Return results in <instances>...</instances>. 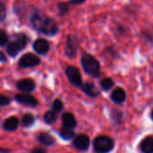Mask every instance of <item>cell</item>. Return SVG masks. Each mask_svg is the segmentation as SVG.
Wrapping results in <instances>:
<instances>
[{"mask_svg": "<svg viewBox=\"0 0 153 153\" xmlns=\"http://www.w3.org/2000/svg\"><path fill=\"white\" fill-rule=\"evenodd\" d=\"M30 24L35 31L47 36H54L59 32L57 22L37 8L30 16Z\"/></svg>", "mask_w": 153, "mask_h": 153, "instance_id": "cell-1", "label": "cell"}, {"mask_svg": "<svg viewBox=\"0 0 153 153\" xmlns=\"http://www.w3.org/2000/svg\"><path fill=\"white\" fill-rule=\"evenodd\" d=\"M81 66L86 74L93 76V78H97L100 75V63L99 61L92 55L85 53L80 59Z\"/></svg>", "mask_w": 153, "mask_h": 153, "instance_id": "cell-2", "label": "cell"}, {"mask_svg": "<svg viewBox=\"0 0 153 153\" xmlns=\"http://www.w3.org/2000/svg\"><path fill=\"white\" fill-rule=\"evenodd\" d=\"M28 42V37L25 33H17L15 39L11 41L7 46V52L11 57H16L17 54L25 49Z\"/></svg>", "mask_w": 153, "mask_h": 153, "instance_id": "cell-3", "label": "cell"}, {"mask_svg": "<svg viewBox=\"0 0 153 153\" xmlns=\"http://www.w3.org/2000/svg\"><path fill=\"white\" fill-rule=\"evenodd\" d=\"M114 148V141L107 136H98L94 140V149L97 153H107Z\"/></svg>", "mask_w": 153, "mask_h": 153, "instance_id": "cell-4", "label": "cell"}, {"mask_svg": "<svg viewBox=\"0 0 153 153\" xmlns=\"http://www.w3.org/2000/svg\"><path fill=\"white\" fill-rule=\"evenodd\" d=\"M79 41L76 35L69 34L66 39V46H65V55L68 59H73L76 57V52L79 51Z\"/></svg>", "mask_w": 153, "mask_h": 153, "instance_id": "cell-5", "label": "cell"}, {"mask_svg": "<svg viewBox=\"0 0 153 153\" xmlns=\"http://www.w3.org/2000/svg\"><path fill=\"white\" fill-rule=\"evenodd\" d=\"M65 74L67 76L68 79L69 80V82L74 87L78 88H81V86L83 85V81H82V76H81L80 71L78 68H76L74 66H68L65 70Z\"/></svg>", "mask_w": 153, "mask_h": 153, "instance_id": "cell-6", "label": "cell"}, {"mask_svg": "<svg viewBox=\"0 0 153 153\" xmlns=\"http://www.w3.org/2000/svg\"><path fill=\"white\" fill-rule=\"evenodd\" d=\"M40 63H41V59L38 56L33 53H26L20 58L18 61V66L23 68H28L36 67Z\"/></svg>", "mask_w": 153, "mask_h": 153, "instance_id": "cell-7", "label": "cell"}, {"mask_svg": "<svg viewBox=\"0 0 153 153\" xmlns=\"http://www.w3.org/2000/svg\"><path fill=\"white\" fill-rule=\"evenodd\" d=\"M33 48L36 53L41 55H45L50 51V43L47 40L40 38L33 42Z\"/></svg>", "mask_w": 153, "mask_h": 153, "instance_id": "cell-8", "label": "cell"}, {"mask_svg": "<svg viewBox=\"0 0 153 153\" xmlns=\"http://www.w3.org/2000/svg\"><path fill=\"white\" fill-rule=\"evenodd\" d=\"M36 84L31 79H21L16 83V88L18 90L24 93H31L35 89Z\"/></svg>", "mask_w": 153, "mask_h": 153, "instance_id": "cell-9", "label": "cell"}, {"mask_svg": "<svg viewBox=\"0 0 153 153\" xmlns=\"http://www.w3.org/2000/svg\"><path fill=\"white\" fill-rule=\"evenodd\" d=\"M15 99L19 104H22L26 106L35 107L38 105V100L31 95H16Z\"/></svg>", "mask_w": 153, "mask_h": 153, "instance_id": "cell-10", "label": "cell"}, {"mask_svg": "<svg viewBox=\"0 0 153 153\" xmlns=\"http://www.w3.org/2000/svg\"><path fill=\"white\" fill-rule=\"evenodd\" d=\"M89 142H90L89 138L84 134L78 135L73 140L74 146L80 150H86L89 147Z\"/></svg>", "mask_w": 153, "mask_h": 153, "instance_id": "cell-11", "label": "cell"}, {"mask_svg": "<svg viewBox=\"0 0 153 153\" xmlns=\"http://www.w3.org/2000/svg\"><path fill=\"white\" fill-rule=\"evenodd\" d=\"M80 89L88 96V97H97L99 96L100 92L99 90L97 89V88L96 87L95 84L93 83H90V82H86V83H83V85L81 86Z\"/></svg>", "mask_w": 153, "mask_h": 153, "instance_id": "cell-12", "label": "cell"}, {"mask_svg": "<svg viewBox=\"0 0 153 153\" xmlns=\"http://www.w3.org/2000/svg\"><path fill=\"white\" fill-rule=\"evenodd\" d=\"M111 99L115 104H122L126 99V93L121 88H116L111 94Z\"/></svg>", "mask_w": 153, "mask_h": 153, "instance_id": "cell-13", "label": "cell"}, {"mask_svg": "<svg viewBox=\"0 0 153 153\" xmlns=\"http://www.w3.org/2000/svg\"><path fill=\"white\" fill-rule=\"evenodd\" d=\"M18 124H19L18 119L16 116H11L5 121L3 124V128L7 131H14L17 129Z\"/></svg>", "mask_w": 153, "mask_h": 153, "instance_id": "cell-14", "label": "cell"}, {"mask_svg": "<svg viewBox=\"0 0 153 153\" xmlns=\"http://www.w3.org/2000/svg\"><path fill=\"white\" fill-rule=\"evenodd\" d=\"M62 123L64 127L68 128H74L76 125V121L75 116L70 113H65L62 115Z\"/></svg>", "mask_w": 153, "mask_h": 153, "instance_id": "cell-15", "label": "cell"}, {"mask_svg": "<svg viewBox=\"0 0 153 153\" xmlns=\"http://www.w3.org/2000/svg\"><path fill=\"white\" fill-rule=\"evenodd\" d=\"M140 148L143 153H153V138H145L140 144Z\"/></svg>", "mask_w": 153, "mask_h": 153, "instance_id": "cell-16", "label": "cell"}, {"mask_svg": "<svg viewBox=\"0 0 153 153\" xmlns=\"http://www.w3.org/2000/svg\"><path fill=\"white\" fill-rule=\"evenodd\" d=\"M38 140L41 144L45 145V146H51L54 144V138L51 136L49 133H41L38 136Z\"/></svg>", "mask_w": 153, "mask_h": 153, "instance_id": "cell-17", "label": "cell"}, {"mask_svg": "<svg viewBox=\"0 0 153 153\" xmlns=\"http://www.w3.org/2000/svg\"><path fill=\"white\" fill-rule=\"evenodd\" d=\"M70 4L68 2H60L57 5V13L59 16H65L70 10Z\"/></svg>", "mask_w": 153, "mask_h": 153, "instance_id": "cell-18", "label": "cell"}, {"mask_svg": "<svg viewBox=\"0 0 153 153\" xmlns=\"http://www.w3.org/2000/svg\"><path fill=\"white\" fill-rule=\"evenodd\" d=\"M58 113L53 111V110H51V111H48L45 113V114L43 115V120L46 123L48 124H51L53 123L56 122L57 118H58Z\"/></svg>", "mask_w": 153, "mask_h": 153, "instance_id": "cell-19", "label": "cell"}, {"mask_svg": "<svg viewBox=\"0 0 153 153\" xmlns=\"http://www.w3.org/2000/svg\"><path fill=\"white\" fill-rule=\"evenodd\" d=\"M114 86V82L110 78H105L100 81V87L104 91H109Z\"/></svg>", "mask_w": 153, "mask_h": 153, "instance_id": "cell-20", "label": "cell"}, {"mask_svg": "<svg viewBox=\"0 0 153 153\" xmlns=\"http://www.w3.org/2000/svg\"><path fill=\"white\" fill-rule=\"evenodd\" d=\"M60 136L64 139V140H70L74 137V131L72 128H68V127H64L60 130L59 132Z\"/></svg>", "mask_w": 153, "mask_h": 153, "instance_id": "cell-21", "label": "cell"}, {"mask_svg": "<svg viewBox=\"0 0 153 153\" xmlns=\"http://www.w3.org/2000/svg\"><path fill=\"white\" fill-rule=\"evenodd\" d=\"M22 123L25 127H30L34 123V117L31 114H26L22 118Z\"/></svg>", "mask_w": 153, "mask_h": 153, "instance_id": "cell-22", "label": "cell"}, {"mask_svg": "<svg viewBox=\"0 0 153 153\" xmlns=\"http://www.w3.org/2000/svg\"><path fill=\"white\" fill-rule=\"evenodd\" d=\"M51 107H52L53 111H55L57 113H59L63 109L64 105H63V103H62V101L60 99H55L53 101V103H52V106Z\"/></svg>", "mask_w": 153, "mask_h": 153, "instance_id": "cell-23", "label": "cell"}, {"mask_svg": "<svg viewBox=\"0 0 153 153\" xmlns=\"http://www.w3.org/2000/svg\"><path fill=\"white\" fill-rule=\"evenodd\" d=\"M8 42V35L6 31L0 29V46H5Z\"/></svg>", "mask_w": 153, "mask_h": 153, "instance_id": "cell-24", "label": "cell"}, {"mask_svg": "<svg viewBox=\"0 0 153 153\" xmlns=\"http://www.w3.org/2000/svg\"><path fill=\"white\" fill-rule=\"evenodd\" d=\"M7 18V7L0 1V22H3Z\"/></svg>", "mask_w": 153, "mask_h": 153, "instance_id": "cell-25", "label": "cell"}, {"mask_svg": "<svg viewBox=\"0 0 153 153\" xmlns=\"http://www.w3.org/2000/svg\"><path fill=\"white\" fill-rule=\"evenodd\" d=\"M10 104V98L3 96V95H0V106H4V105H7Z\"/></svg>", "mask_w": 153, "mask_h": 153, "instance_id": "cell-26", "label": "cell"}, {"mask_svg": "<svg viewBox=\"0 0 153 153\" xmlns=\"http://www.w3.org/2000/svg\"><path fill=\"white\" fill-rule=\"evenodd\" d=\"M112 117H113L115 121L121 120V119H122V114H121V112H119V111L113 110V111H112Z\"/></svg>", "mask_w": 153, "mask_h": 153, "instance_id": "cell-27", "label": "cell"}, {"mask_svg": "<svg viewBox=\"0 0 153 153\" xmlns=\"http://www.w3.org/2000/svg\"><path fill=\"white\" fill-rule=\"evenodd\" d=\"M86 1H87V0H69L68 3L71 6H79V5L84 4Z\"/></svg>", "mask_w": 153, "mask_h": 153, "instance_id": "cell-28", "label": "cell"}, {"mask_svg": "<svg viewBox=\"0 0 153 153\" xmlns=\"http://www.w3.org/2000/svg\"><path fill=\"white\" fill-rule=\"evenodd\" d=\"M142 36L145 40L153 42V34L152 33H148L147 32H142Z\"/></svg>", "mask_w": 153, "mask_h": 153, "instance_id": "cell-29", "label": "cell"}, {"mask_svg": "<svg viewBox=\"0 0 153 153\" xmlns=\"http://www.w3.org/2000/svg\"><path fill=\"white\" fill-rule=\"evenodd\" d=\"M31 153H47V152L45 151V149H43L42 148H35L32 150Z\"/></svg>", "mask_w": 153, "mask_h": 153, "instance_id": "cell-30", "label": "cell"}, {"mask_svg": "<svg viewBox=\"0 0 153 153\" xmlns=\"http://www.w3.org/2000/svg\"><path fill=\"white\" fill-rule=\"evenodd\" d=\"M6 61H7L6 55L2 51H0V62H6Z\"/></svg>", "mask_w": 153, "mask_h": 153, "instance_id": "cell-31", "label": "cell"}, {"mask_svg": "<svg viewBox=\"0 0 153 153\" xmlns=\"http://www.w3.org/2000/svg\"><path fill=\"white\" fill-rule=\"evenodd\" d=\"M9 152H10V150H8V149L0 148V153H9Z\"/></svg>", "mask_w": 153, "mask_h": 153, "instance_id": "cell-32", "label": "cell"}, {"mask_svg": "<svg viewBox=\"0 0 153 153\" xmlns=\"http://www.w3.org/2000/svg\"><path fill=\"white\" fill-rule=\"evenodd\" d=\"M151 118H152V120H153V110L151 111Z\"/></svg>", "mask_w": 153, "mask_h": 153, "instance_id": "cell-33", "label": "cell"}]
</instances>
